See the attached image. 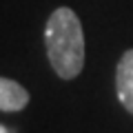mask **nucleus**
<instances>
[{
    "label": "nucleus",
    "mask_w": 133,
    "mask_h": 133,
    "mask_svg": "<svg viewBox=\"0 0 133 133\" xmlns=\"http://www.w3.org/2000/svg\"><path fill=\"white\" fill-rule=\"evenodd\" d=\"M29 104V93L22 84L0 78V111H22Z\"/></svg>",
    "instance_id": "nucleus-3"
},
{
    "label": "nucleus",
    "mask_w": 133,
    "mask_h": 133,
    "mask_svg": "<svg viewBox=\"0 0 133 133\" xmlns=\"http://www.w3.org/2000/svg\"><path fill=\"white\" fill-rule=\"evenodd\" d=\"M47 56L62 80H73L84 66V33L80 18L69 7L56 9L44 27Z\"/></svg>",
    "instance_id": "nucleus-1"
},
{
    "label": "nucleus",
    "mask_w": 133,
    "mask_h": 133,
    "mask_svg": "<svg viewBox=\"0 0 133 133\" xmlns=\"http://www.w3.org/2000/svg\"><path fill=\"white\" fill-rule=\"evenodd\" d=\"M115 91L122 107L133 115V49L122 53L115 69Z\"/></svg>",
    "instance_id": "nucleus-2"
},
{
    "label": "nucleus",
    "mask_w": 133,
    "mask_h": 133,
    "mask_svg": "<svg viewBox=\"0 0 133 133\" xmlns=\"http://www.w3.org/2000/svg\"><path fill=\"white\" fill-rule=\"evenodd\" d=\"M0 133H9V131H7V129L2 127V124H0Z\"/></svg>",
    "instance_id": "nucleus-4"
}]
</instances>
